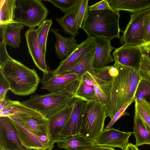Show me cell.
<instances>
[{"label":"cell","instance_id":"1f68e13d","mask_svg":"<svg viewBox=\"0 0 150 150\" xmlns=\"http://www.w3.org/2000/svg\"><path fill=\"white\" fill-rule=\"evenodd\" d=\"M88 1V0H78L74 7L76 21L79 28H81L87 17Z\"/></svg>","mask_w":150,"mask_h":150},{"label":"cell","instance_id":"e575fe53","mask_svg":"<svg viewBox=\"0 0 150 150\" xmlns=\"http://www.w3.org/2000/svg\"><path fill=\"white\" fill-rule=\"evenodd\" d=\"M139 71L141 79L150 82V60L144 55Z\"/></svg>","mask_w":150,"mask_h":150},{"label":"cell","instance_id":"f1b7e54d","mask_svg":"<svg viewBox=\"0 0 150 150\" xmlns=\"http://www.w3.org/2000/svg\"><path fill=\"white\" fill-rule=\"evenodd\" d=\"M52 24V19H46L36 29L38 40L45 56L47 52L46 44L47 35Z\"/></svg>","mask_w":150,"mask_h":150},{"label":"cell","instance_id":"7c38bea8","mask_svg":"<svg viewBox=\"0 0 150 150\" xmlns=\"http://www.w3.org/2000/svg\"><path fill=\"white\" fill-rule=\"evenodd\" d=\"M87 103L75 98L72 111L60 133L58 141L80 135L82 115Z\"/></svg>","mask_w":150,"mask_h":150},{"label":"cell","instance_id":"7bdbcfd3","mask_svg":"<svg viewBox=\"0 0 150 150\" xmlns=\"http://www.w3.org/2000/svg\"><path fill=\"white\" fill-rule=\"evenodd\" d=\"M125 150H142L138 149L135 144L129 143L127 146Z\"/></svg>","mask_w":150,"mask_h":150},{"label":"cell","instance_id":"8fae6325","mask_svg":"<svg viewBox=\"0 0 150 150\" xmlns=\"http://www.w3.org/2000/svg\"><path fill=\"white\" fill-rule=\"evenodd\" d=\"M115 62L139 71L143 57L140 46L123 45L112 53Z\"/></svg>","mask_w":150,"mask_h":150},{"label":"cell","instance_id":"5bb4252c","mask_svg":"<svg viewBox=\"0 0 150 150\" xmlns=\"http://www.w3.org/2000/svg\"><path fill=\"white\" fill-rule=\"evenodd\" d=\"M133 132L121 131L114 127L103 129L94 140L96 145L110 147H117L125 150L129 143V139Z\"/></svg>","mask_w":150,"mask_h":150},{"label":"cell","instance_id":"7a4b0ae2","mask_svg":"<svg viewBox=\"0 0 150 150\" xmlns=\"http://www.w3.org/2000/svg\"><path fill=\"white\" fill-rule=\"evenodd\" d=\"M117 69L112 78L106 115L111 119L125 103L135 96L141 79L138 71L115 62Z\"/></svg>","mask_w":150,"mask_h":150},{"label":"cell","instance_id":"9c48e42d","mask_svg":"<svg viewBox=\"0 0 150 150\" xmlns=\"http://www.w3.org/2000/svg\"><path fill=\"white\" fill-rule=\"evenodd\" d=\"M150 16V8L133 13L123 32L120 43L139 46L144 44V27Z\"/></svg>","mask_w":150,"mask_h":150},{"label":"cell","instance_id":"d4e9b609","mask_svg":"<svg viewBox=\"0 0 150 150\" xmlns=\"http://www.w3.org/2000/svg\"><path fill=\"white\" fill-rule=\"evenodd\" d=\"M95 48L83 57L66 73L77 74L80 79L88 72L93 69Z\"/></svg>","mask_w":150,"mask_h":150},{"label":"cell","instance_id":"b9f144b4","mask_svg":"<svg viewBox=\"0 0 150 150\" xmlns=\"http://www.w3.org/2000/svg\"><path fill=\"white\" fill-rule=\"evenodd\" d=\"M83 150H116L113 148L96 145Z\"/></svg>","mask_w":150,"mask_h":150},{"label":"cell","instance_id":"bcb514c9","mask_svg":"<svg viewBox=\"0 0 150 150\" xmlns=\"http://www.w3.org/2000/svg\"><path fill=\"white\" fill-rule=\"evenodd\" d=\"M0 150H2V149H0Z\"/></svg>","mask_w":150,"mask_h":150},{"label":"cell","instance_id":"74e56055","mask_svg":"<svg viewBox=\"0 0 150 150\" xmlns=\"http://www.w3.org/2000/svg\"><path fill=\"white\" fill-rule=\"evenodd\" d=\"M88 10L89 11H95L112 10L109 6L107 0H103L89 6Z\"/></svg>","mask_w":150,"mask_h":150},{"label":"cell","instance_id":"d590c367","mask_svg":"<svg viewBox=\"0 0 150 150\" xmlns=\"http://www.w3.org/2000/svg\"><path fill=\"white\" fill-rule=\"evenodd\" d=\"M134 96L130 101L124 104L115 113L110 122L105 127V129H108L110 128L122 116L129 115V113L126 111V110L127 107L134 100Z\"/></svg>","mask_w":150,"mask_h":150},{"label":"cell","instance_id":"4316f807","mask_svg":"<svg viewBox=\"0 0 150 150\" xmlns=\"http://www.w3.org/2000/svg\"><path fill=\"white\" fill-rule=\"evenodd\" d=\"M17 0H0V25L15 22Z\"/></svg>","mask_w":150,"mask_h":150},{"label":"cell","instance_id":"60d3db41","mask_svg":"<svg viewBox=\"0 0 150 150\" xmlns=\"http://www.w3.org/2000/svg\"><path fill=\"white\" fill-rule=\"evenodd\" d=\"M143 55L150 60V42L140 46Z\"/></svg>","mask_w":150,"mask_h":150},{"label":"cell","instance_id":"9a60e30c","mask_svg":"<svg viewBox=\"0 0 150 150\" xmlns=\"http://www.w3.org/2000/svg\"><path fill=\"white\" fill-rule=\"evenodd\" d=\"M95 47L93 40L87 38L79 44L78 47L67 58L60 62L55 70H50L51 73L55 75L66 74L84 55Z\"/></svg>","mask_w":150,"mask_h":150},{"label":"cell","instance_id":"d6a6232c","mask_svg":"<svg viewBox=\"0 0 150 150\" xmlns=\"http://www.w3.org/2000/svg\"><path fill=\"white\" fill-rule=\"evenodd\" d=\"M145 99L150 103V82L141 78L134 96V100Z\"/></svg>","mask_w":150,"mask_h":150},{"label":"cell","instance_id":"8d00e7d4","mask_svg":"<svg viewBox=\"0 0 150 150\" xmlns=\"http://www.w3.org/2000/svg\"><path fill=\"white\" fill-rule=\"evenodd\" d=\"M9 90V83L0 69V101L4 98Z\"/></svg>","mask_w":150,"mask_h":150},{"label":"cell","instance_id":"7402d4cb","mask_svg":"<svg viewBox=\"0 0 150 150\" xmlns=\"http://www.w3.org/2000/svg\"><path fill=\"white\" fill-rule=\"evenodd\" d=\"M133 134L137 147L144 144L150 145V127L145 123L135 111Z\"/></svg>","mask_w":150,"mask_h":150},{"label":"cell","instance_id":"83f0119b","mask_svg":"<svg viewBox=\"0 0 150 150\" xmlns=\"http://www.w3.org/2000/svg\"><path fill=\"white\" fill-rule=\"evenodd\" d=\"M73 97L86 102L100 103L96 94L93 87L86 84L82 81V79Z\"/></svg>","mask_w":150,"mask_h":150},{"label":"cell","instance_id":"ee69618b","mask_svg":"<svg viewBox=\"0 0 150 150\" xmlns=\"http://www.w3.org/2000/svg\"><path fill=\"white\" fill-rule=\"evenodd\" d=\"M54 146H51L47 148L42 149H34L33 150H52V149L54 147Z\"/></svg>","mask_w":150,"mask_h":150},{"label":"cell","instance_id":"52a82bcc","mask_svg":"<svg viewBox=\"0 0 150 150\" xmlns=\"http://www.w3.org/2000/svg\"><path fill=\"white\" fill-rule=\"evenodd\" d=\"M107 117L100 103L87 102L82 115L80 135L94 140L103 130Z\"/></svg>","mask_w":150,"mask_h":150},{"label":"cell","instance_id":"f6af8a7d","mask_svg":"<svg viewBox=\"0 0 150 150\" xmlns=\"http://www.w3.org/2000/svg\"><path fill=\"white\" fill-rule=\"evenodd\" d=\"M19 150V149H15V150ZM27 150L26 149H24V150Z\"/></svg>","mask_w":150,"mask_h":150},{"label":"cell","instance_id":"ab89813d","mask_svg":"<svg viewBox=\"0 0 150 150\" xmlns=\"http://www.w3.org/2000/svg\"><path fill=\"white\" fill-rule=\"evenodd\" d=\"M144 41L145 43L150 42V16L145 25Z\"/></svg>","mask_w":150,"mask_h":150},{"label":"cell","instance_id":"30bf717a","mask_svg":"<svg viewBox=\"0 0 150 150\" xmlns=\"http://www.w3.org/2000/svg\"><path fill=\"white\" fill-rule=\"evenodd\" d=\"M0 149H26L22 145L15 126L8 116L0 117Z\"/></svg>","mask_w":150,"mask_h":150},{"label":"cell","instance_id":"603a6c76","mask_svg":"<svg viewBox=\"0 0 150 150\" xmlns=\"http://www.w3.org/2000/svg\"><path fill=\"white\" fill-rule=\"evenodd\" d=\"M87 73L93 83V87L97 97L100 103L106 109L108 105L111 83L102 80L89 72Z\"/></svg>","mask_w":150,"mask_h":150},{"label":"cell","instance_id":"3957f363","mask_svg":"<svg viewBox=\"0 0 150 150\" xmlns=\"http://www.w3.org/2000/svg\"><path fill=\"white\" fill-rule=\"evenodd\" d=\"M0 69L9 83L11 91L18 96H28L34 93L40 81L35 69L12 57Z\"/></svg>","mask_w":150,"mask_h":150},{"label":"cell","instance_id":"2e32d148","mask_svg":"<svg viewBox=\"0 0 150 150\" xmlns=\"http://www.w3.org/2000/svg\"><path fill=\"white\" fill-rule=\"evenodd\" d=\"M95 44L94 69L105 67L110 63L115 61L111 53L115 49L110 43L111 40L98 37L93 39Z\"/></svg>","mask_w":150,"mask_h":150},{"label":"cell","instance_id":"ac0fdd59","mask_svg":"<svg viewBox=\"0 0 150 150\" xmlns=\"http://www.w3.org/2000/svg\"><path fill=\"white\" fill-rule=\"evenodd\" d=\"M20 113L28 114L38 118H46L40 114L26 106L21 102L11 100L8 96H6L3 100L0 101V117Z\"/></svg>","mask_w":150,"mask_h":150},{"label":"cell","instance_id":"277c9868","mask_svg":"<svg viewBox=\"0 0 150 150\" xmlns=\"http://www.w3.org/2000/svg\"><path fill=\"white\" fill-rule=\"evenodd\" d=\"M119 12L112 10L89 11L81 29L86 33L88 38L98 37L110 40L120 38V31Z\"/></svg>","mask_w":150,"mask_h":150},{"label":"cell","instance_id":"ffe728a7","mask_svg":"<svg viewBox=\"0 0 150 150\" xmlns=\"http://www.w3.org/2000/svg\"><path fill=\"white\" fill-rule=\"evenodd\" d=\"M25 26L16 22L0 25L1 38L6 45L18 48L21 40L20 33Z\"/></svg>","mask_w":150,"mask_h":150},{"label":"cell","instance_id":"f35d334b","mask_svg":"<svg viewBox=\"0 0 150 150\" xmlns=\"http://www.w3.org/2000/svg\"><path fill=\"white\" fill-rule=\"evenodd\" d=\"M6 45L3 41L1 40L0 43V67L11 58L7 52Z\"/></svg>","mask_w":150,"mask_h":150},{"label":"cell","instance_id":"d6986e66","mask_svg":"<svg viewBox=\"0 0 150 150\" xmlns=\"http://www.w3.org/2000/svg\"><path fill=\"white\" fill-rule=\"evenodd\" d=\"M54 34L56 41L55 42V53L58 58L63 60L70 55L78 47L74 36L69 38L62 36L58 32V30L52 28L50 29Z\"/></svg>","mask_w":150,"mask_h":150},{"label":"cell","instance_id":"8992f818","mask_svg":"<svg viewBox=\"0 0 150 150\" xmlns=\"http://www.w3.org/2000/svg\"><path fill=\"white\" fill-rule=\"evenodd\" d=\"M48 13L41 0H17L15 22L35 29L47 19Z\"/></svg>","mask_w":150,"mask_h":150},{"label":"cell","instance_id":"cb8c5ba5","mask_svg":"<svg viewBox=\"0 0 150 150\" xmlns=\"http://www.w3.org/2000/svg\"><path fill=\"white\" fill-rule=\"evenodd\" d=\"M93 140L79 135L74 137L57 141L58 147L67 150H83L96 145Z\"/></svg>","mask_w":150,"mask_h":150},{"label":"cell","instance_id":"5b68a950","mask_svg":"<svg viewBox=\"0 0 150 150\" xmlns=\"http://www.w3.org/2000/svg\"><path fill=\"white\" fill-rule=\"evenodd\" d=\"M75 99L73 97L55 92L43 95L35 94L29 99L21 103L47 119L51 114L71 104Z\"/></svg>","mask_w":150,"mask_h":150},{"label":"cell","instance_id":"484cf974","mask_svg":"<svg viewBox=\"0 0 150 150\" xmlns=\"http://www.w3.org/2000/svg\"><path fill=\"white\" fill-rule=\"evenodd\" d=\"M74 7L65 13L64 15L62 17L56 18V20L65 33L75 37L79 34V28L76 21Z\"/></svg>","mask_w":150,"mask_h":150},{"label":"cell","instance_id":"6da1fadb","mask_svg":"<svg viewBox=\"0 0 150 150\" xmlns=\"http://www.w3.org/2000/svg\"><path fill=\"white\" fill-rule=\"evenodd\" d=\"M13 122L19 140L27 150L42 149L51 145L47 119L23 113L8 116Z\"/></svg>","mask_w":150,"mask_h":150},{"label":"cell","instance_id":"836d02e7","mask_svg":"<svg viewBox=\"0 0 150 150\" xmlns=\"http://www.w3.org/2000/svg\"><path fill=\"white\" fill-rule=\"evenodd\" d=\"M78 0H46L52 3L62 12L65 13L73 9L76 4Z\"/></svg>","mask_w":150,"mask_h":150},{"label":"cell","instance_id":"4dcf8cb0","mask_svg":"<svg viewBox=\"0 0 150 150\" xmlns=\"http://www.w3.org/2000/svg\"><path fill=\"white\" fill-rule=\"evenodd\" d=\"M134 101L135 111L142 121L150 127V103L144 99Z\"/></svg>","mask_w":150,"mask_h":150},{"label":"cell","instance_id":"ba28073f","mask_svg":"<svg viewBox=\"0 0 150 150\" xmlns=\"http://www.w3.org/2000/svg\"><path fill=\"white\" fill-rule=\"evenodd\" d=\"M81 80L76 74L70 73L55 75L49 69L47 73H43L40 82L42 85L41 89L50 93L59 92L73 97Z\"/></svg>","mask_w":150,"mask_h":150},{"label":"cell","instance_id":"f546056e","mask_svg":"<svg viewBox=\"0 0 150 150\" xmlns=\"http://www.w3.org/2000/svg\"><path fill=\"white\" fill-rule=\"evenodd\" d=\"M117 71V68L114 64L99 69H93L89 72L96 77L108 83H111L113 77Z\"/></svg>","mask_w":150,"mask_h":150},{"label":"cell","instance_id":"4fadbf2b","mask_svg":"<svg viewBox=\"0 0 150 150\" xmlns=\"http://www.w3.org/2000/svg\"><path fill=\"white\" fill-rule=\"evenodd\" d=\"M74 101L51 114L47 117L49 133L51 145H54V144L59 140L60 133L72 111Z\"/></svg>","mask_w":150,"mask_h":150},{"label":"cell","instance_id":"44dd1931","mask_svg":"<svg viewBox=\"0 0 150 150\" xmlns=\"http://www.w3.org/2000/svg\"><path fill=\"white\" fill-rule=\"evenodd\" d=\"M114 11H125L134 13L150 8V0H107Z\"/></svg>","mask_w":150,"mask_h":150},{"label":"cell","instance_id":"e0dca14e","mask_svg":"<svg viewBox=\"0 0 150 150\" xmlns=\"http://www.w3.org/2000/svg\"><path fill=\"white\" fill-rule=\"evenodd\" d=\"M25 36L29 53L35 64L43 73H47L49 68L38 40L36 29L29 28L25 33Z\"/></svg>","mask_w":150,"mask_h":150}]
</instances>
